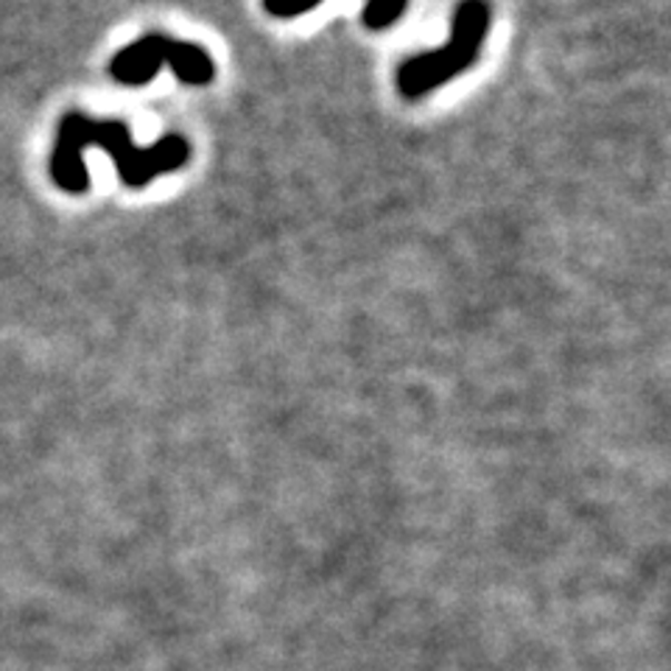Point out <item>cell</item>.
Wrapping results in <instances>:
<instances>
[{
  "instance_id": "cell-1",
  "label": "cell",
  "mask_w": 671,
  "mask_h": 671,
  "mask_svg": "<svg viewBox=\"0 0 671 671\" xmlns=\"http://www.w3.org/2000/svg\"><path fill=\"white\" fill-rule=\"evenodd\" d=\"M98 146L112 157L118 177L129 188H144L162 174L179 171L190 160V144L182 135H166L155 146H135L127 124L92 121L81 112L62 118L51 157V177L68 194H85L90 188V174L85 166V149Z\"/></svg>"
},
{
  "instance_id": "cell-2",
  "label": "cell",
  "mask_w": 671,
  "mask_h": 671,
  "mask_svg": "<svg viewBox=\"0 0 671 671\" xmlns=\"http://www.w3.org/2000/svg\"><path fill=\"white\" fill-rule=\"evenodd\" d=\"M490 18L493 12H490L487 0H462L456 7L454 26H451V40L436 51L408 57L397 68V92L408 101H417L445 81L471 70L482 53Z\"/></svg>"
},
{
  "instance_id": "cell-3",
  "label": "cell",
  "mask_w": 671,
  "mask_h": 671,
  "mask_svg": "<svg viewBox=\"0 0 671 671\" xmlns=\"http://www.w3.org/2000/svg\"><path fill=\"white\" fill-rule=\"evenodd\" d=\"M174 40L166 34H146L138 42L118 51L109 62V76L127 87H144L160 73L162 65L168 62Z\"/></svg>"
},
{
  "instance_id": "cell-4",
  "label": "cell",
  "mask_w": 671,
  "mask_h": 671,
  "mask_svg": "<svg viewBox=\"0 0 671 671\" xmlns=\"http://www.w3.org/2000/svg\"><path fill=\"white\" fill-rule=\"evenodd\" d=\"M408 9V0H367V7H364V26L369 31H384L389 29L392 23L403 18V12Z\"/></svg>"
},
{
  "instance_id": "cell-5",
  "label": "cell",
  "mask_w": 671,
  "mask_h": 671,
  "mask_svg": "<svg viewBox=\"0 0 671 671\" xmlns=\"http://www.w3.org/2000/svg\"><path fill=\"white\" fill-rule=\"evenodd\" d=\"M319 3L322 0H264V9L272 14V18L292 20V18H299V14L310 12V9H316Z\"/></svg>"
}]
</instances>
